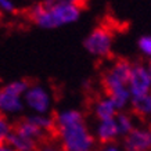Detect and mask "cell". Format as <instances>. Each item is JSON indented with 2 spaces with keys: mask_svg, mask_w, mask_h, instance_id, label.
<instances>
[{
  "mask_svg": "<svg viewBox=\"0 0 151 151\" xmlns=\"http://www.w3.org/2000/svg\"><path fill=\"white\" fill-rule=\"evenodd\" d=\"M139 49L143 54L151 57V36H142L139 39Z\"/></svg>",
  "mask_w": 151,
  "mask_h": 151,
  "instance_id": "obj_14",
  "label": "cell"
},
{
  "mask_svg": "<svg viewBox=\"0 0 151 151\" xmlns=\"http://www.w3.org/2000/svg\"><path fill=\"white\" fill-rule=\"evenodd\" d=\"M6 144L10 148H13L14 151H37V147H39L36 142L19 136L18 133H15L14 130H11V133L9 134Z\"/></svg>",
  "mask_w": 151,
  "mask_h": 151,
  "instance_id": "obj_9",
  "label": "cell"
},
{
  "mask_svg": "<svg viewBox=\"0 0 151 151\" xmlns=\"http://www.w3.org/2000/svg\"><path fill=\"white\" fill-rule=\"evenodd\" d=\"M29 86L31 85L27 81H15L0 87V112L1 114L19 112L24 108L21 96L27 93Z\"/></svg>",
  "mask_w": 151,
  "mask_h": 151,
  "instance_id": "obj_3",
  "label": "cell"
},
{
  "mask_svg": "<svg viewBox=\"0 0 151 151\" xmlns=\"http://www.w3.org/2000/svg\"><path fill=\"white\" fill-rule=\"evenodd\" d=\"M55 137L63 151H97L96 139L86 126L85 116L78 110H65L53 116Z\"/></svg>",
  "mask_w": 151,
  "mask_h": 151,
  "instance_id": "obj_1",
  "label": "cell"
},
{
  "mask_svg": "<svg viewBox=\"0 0 151 151\" xmlns=\"http://www.w3.org/2000/svg\"><path fill=\"white\" fill-rule=\"evenodd\" d=\"M83 46L90 54L96 55V57H103V58L110 57L111 49H112V32H111V29L105 25L94 28L85 39Z\"/></svg>",
  "mask_w": 151,
  "mask_h": 151,
  "instance_id": "obj_4",
  "label": "cell"
},
{
  "mask_svg": "<svg viewBox=\"0 0 151 151\" xmlns=\"http://www.w3.org/2000/svg\"><path fill=\"white\" fill-rule=\"evenodd\" d=\"M0 151H14V150L10 148L7 144H0Z\"/></svg>",
  "mask_w": 151,
  "mask_h": 151,
  "instance_id": "obj_18",
  "label": "cell"
},
{
  "mask_svg": "<svg viewBox=\"0 0 151 151\" xmlns=\"http://www.w3.org/2000/svg\"><path fill=\"white\" fill-rule=\"evenodd\" d=\"M147 69H148V72H150V75H151V60L148 61V65H147Z\"/></svg>",
  "mask_w": 151,
  "mask_h": 151,
  "instance_id": "obj_19",
  "label": "cell"
},
{
  "mask_svg": "<svg viewBox=\"0 0 151 151\" xmlns=\"http://www.w3.org/2000/svg\"><path fill=\"white\" fill-rule=\"evenodd\" d=\"M14 4L11 1H7V0H0V10H3V11H7V13H11L14 11Z\"/></svg>",
  "mask_w": 151,
  "mask_h": 151,
  "instance_id": "obj_16",
  "label": "cell"
},
{
  "mask_svg": "<svg viewBox=\"0 0 151 151\" xmlns=\"http://www.w3.org/2000/svg\"><path fill=\"white\" fill-rule=\"evenodd\" d=\"M118 136H121V134H119V129L115 118L110 119V121L99 122V126L96 129V137L103 146L111 144L112 142H115V139Z\"/></svg>",
  "mask_w": 151,
  "mask_h": 151,
  "instance_id": "obj_8",
  "label": "cell"
},
{
  "mask_svg": "<svg viewBox=\"0 0 151 151\" xmlns=\"http://www.w3.org/2000/svg\"><path fill=\"white\" fill-rule=\"evenodd\" d=\"M129 92L132 97H137L151 92V75L143 64H133L129 78Z\"/></svg>",
  "mask_w": 151,
  "mask_h": 151,
  "instance_id": "obj_5",
  "label": "cell"
},
{
  "mask_svg": "<svg viewBox=\"0 0 151 151\" xmlns=\"http://www.w3.org/2000/svg\"><path fill=\"white\" fill-rule=\"evenodd\" d=\"M97 151H124V150H121L119 147L114 146V144H108V146H103L100 150H97Z\"/></svg>",
  "mask_w": 151,
  "mask_h": 151,
  "instance_id": "obj_17",
  "label": "cell"
},
{
  "mask_svg": "<svg viewBox=\"0 0 151 151\" xmlns=\"http://www.w3.org/2000/svg\"><path fill=\"white\" fill-rule=\"evenodd\" d=\"M0 17H1V15H0Z\"/></svg>",
  "mask_w": 151,
  "mask_h": 151,
  "instance_id": "obj_20",
  "label": "cell"
},
{
  "mask_svg": "<svg viewBox=\"0 0 151 151\" xmlns=\"http://www.w3.org/2000/svg\"><path fill=\"white\" fill-rule=\"evenodd\" d=\"M37 151H63V148L60 146V143H55L54 140H47V142L39 144Z\"/></svg>",
  "mask_w": 151,
  "mask_h": 151,
  "instance_id": "obj_15",
  "label": "cell"
},
{
  "mask_svg": "<svg viewBox=\"0 0 151 151\" xmlns=\"http://www.w3.org/2000/svg\"><path fill=\"white\" fill-rule=\"evenodd\" d=\"M13 130V126L9 124L6 116L0 112V144H6V140Z\"/></svg>",
  "mask_w": 151,
  "mask_h": 151,
  "instance_id": "obj_13",
  "label": "cell"
},
{
  "mask_svg": "<svg viewBox=\"0 0 151 151\" xmlns=\"http://www.w3.org/2000/svg\"><path fill=\"white\" fill-rule=\"evenodd\" d=\"M124 151H151V128H134L126 134Z\"/></svg>",
  "mask_w": 151,
  "mask_h": 151,
  "instance_id": "obj_6",
  "label": "cell"
},
{
  "mask_svg": "<svg viewBox=\"0 0 151 151\" xmlns=\"http://www.w3.org/2000/svg\"><path fill=\"white\" fill-rule=\"evenodd\" d=\"M81 13L82 6L78 1H43L33 4L27 11V17L37 27L53 29L75 22L81 17Z\"/></svg>",
  "mask_w": 151,
  "mask_h": 151,
  "instance_id": "obj_2",
  "label": "cell"
},
{
  "mask_svg": "<svg viewBox=\"0 0 151 151\" xmlns=\"http://www.w3.org/2000/svg\"><path fill=\"white\" fill-rule=\"evenodd\" d=\"M132 111L137 116H150L151 115V92L147 94L130 99Z\"/></svg>",
  "mask_w": 151,
  "mask_h": 151,
  "instance_id": "obj_11",
  "label": "cell"
},
{
  "mask_svg": "<svg viewBox=\"0 0 151 151\" xmlns=\"http://www.w3.org/2000/svg\"><path fill=\"white\" fill-rule=\"evenodd\" d=\"M115 121H116V125H118V129H119V134L121 136H126L129 133L132 132L133 129V119L130 115L125 114V112H119L116 114L115 116Z\"/></svg>",
  "mask_w": 151,
  "mask_h": 151,
  "instance_id": "obj_12",
  "label": "cell"
},
{
  "mask_svg": "<svg viewBox=\"0 0 151 151\" xmlns=\"http://www.w3.org/2000/svg\"><path fill=\"white\" fill-rule=\"evenodd\" d=\"M116 108H115L114 103L105 96L104 99H100V100L96 101L94 104V115L97 116V119L103 122V121H110V119H114L115 115H116Z\"/></svg>",
  "mask_w": 151,
  "mask_h": 151,
  "instance_id": "obj_10",
  "label": "cell"
},
{
  "mask_svg": "<svg viewBox=\"0 0 151 151\" xmlns=\"http://www.w3.org/2000/svg\"><path fill=\"white\" fill-rule=\"evenodd\" d=\"M25 103L31 110L36 111L37 114H46L50 108V96L45 90V87L33 85L29 86L25 93Z\"/></svg>",
  "mask_w": 151,
  "mask_h": 151,
  "instance_id": "obj_7",
  "label": "cell"
}]
</instances>
